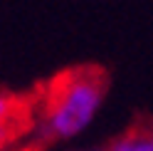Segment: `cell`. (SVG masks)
<instances>
[{
	"mask_svg": "<svg viewBox=\"0 0 153 151\" xmlns=\"http://www.w3.org/2000/svg\"><path fill=\"white\" fill-rule=\"evenodd\" d=\"M111 74L99 62H79L57 70L35 84L40 131L27 151H45L59 139H69L89 124L109 92Z\"/></svg>",
	"mask_w": 153,
	"mask_h": 151,
	"instance_id": "6da1fadb",
	"label": "cell"
},
{
	"mask_svg": "<svg viewBox=\"0 0 153 151\" xmlns=\"http://www.w3.org/2000/svg\"><path fill=\"white\" fill-rule=\"evenodd\" d=\"M37 124V97L30 92L0 89V126H20L32 131Z\"/></svg>",
	"mask_w": 153,
	"mask_h": 151,
	"instance_id": "7a4b0ae2",
	"label": "cell"
},
{
	"mask_svg": "<svg viewBox=\"0 0 153 151\" xmlns=\"http://www.w3.org/2000/svg\"><path fill=\"white\" fill-rule=\"evenodd\" d=\"M106 151H153V119L146 114L136 117L116 139H111Z\"/></svg>",
	"mask_w": 153,
	"mask_h": 151,
	"instance_id": "3957f363",
	"label": "cell"
},
{
	"mask_svg": "<svg viewBox=\"0 0 153 151\" xmlns=\"http://www.w3.org/2000/svg\"><path fill=\"white\" fill-rule=\"evenodd\" d=\"M30 131L27 129H20V126H0V151L5 146L15 144V141H20L22 136H27Z\"/></svg>",
	"mask_w": 153,
	"mask_h": 151,
	"instance_id": "277c9868",
	"label": "cell"
}]
</instances>
